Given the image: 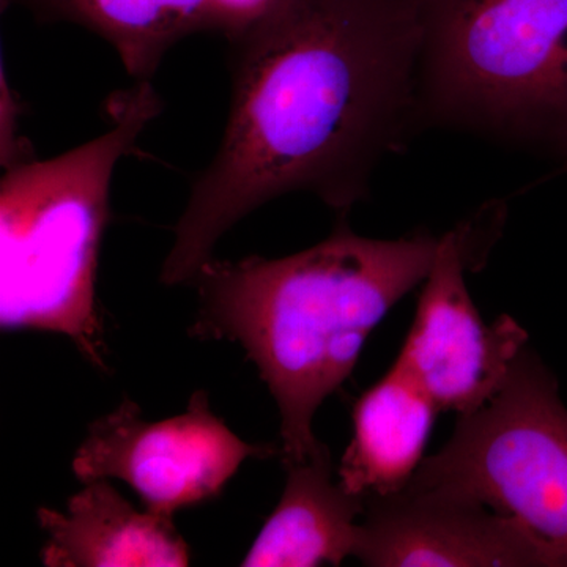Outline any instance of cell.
<instances>
[{
    "mask_svg": "<svg viewBox=\"0 0 567 567\" xmlns=\"http://www.w3.org/2000/svg\"><path fill=\"white\" fill-rule=\"evenodd\" d=\"M473 227L440 235L439 251L425 276L415 319L398 360L434 399L440 412L457 415L486 404L503 385L528 333L509 316L487 323L466 287Z\"/></svg>",
    "mask_w": 567,
    "mask_h": 567,
    "instance_id": "obj_7",
    "label": "cell"
},
{
    "mask_svg": "<svg viewBox=\"0 0 567 567\" xmlns=\"http://www.w3.org/2000/svg\"><path fill=\"white\" fill-rule=\"evenodd\" d=\"M410 487L480 503L507 518L543 567H567V409L529 347L480 409L425 457Z\"/></svg>",
    "mask_w": 567,
    "mask_h": 567,
    "instance_id": "obj_5",
    "label": "cell"
},
{
    "mask_svg": "<svg viewBox=\"0 0 567 567\" xmlns=\"http://www.w3.org/2000/svg\"><path fill=\"white\" fill-rule=\"evenodd\" d=\"M286 466L281 502L265 522L241 566H339L360 546L365 498L334 481L330 450L320 443Z\"/></svg>",
    "mask_w": 567,
    "mask_h": 567,
    "instance_id": "obj_10",
    "label": "cell"
},
{
    "mask_svg": "<svg viewBox=\"0 0 567 567\" xmlns=\"http://www.w3.org/2000/svg\"><path fill=\"white\" fill-rule=\"evenodd\" d=\"M557 174H567V155L561 159V167H559Z\"/></svg>",
    "mask_w": 567,
    "mask_h": 567,
    "instance_id": "obj_14",
    "label": "cell"
},
{
    "mask_svg": "<svg viewBox=\"0 0 567 567\" xmlns=\"http://www.w3.org/2000/svg\"><path fill=\"white\" fill-rule=\"evenodd\" d=\"M41 22H66L114 48L134 81H152L164 55L194 33L229 32L227 0H0Z\"/></svg>",
    "mask_w": 567,
    "mask_h": 567,
    "instance_id": "obj_12",
    "label": "cell"
},
{
    "mask_svg": "<svg viewBox=\"0 0 567 567\" xmlns=\"http://www.w3.org/2000/svg\"><path fill=\"white\" fill-rule=\"evenodd\" d=\"M440 409L398 363L353 409V439L338 480L350 494L372 498L404 491L424 462Z\"/></svg>",
    "mask_w": 567,
    "mask_h": 567,
    "instance_id": "obj_11",
    "label": "cell"
},
{
    "mask_svg": "<svg viewBox=\"0 0 567 567\" xmlns=\"http://www.w3.org/2000/svg\"><path fill=\"white\" fill-rule=\"evenodd\" d=\"M48 533L41 561L50 567L189 565V547L173 517L134 509L107 480L85 484L65 513L40 507Z\"/></svg>",
    "mask_w": 567,
    "mask_h": 567,
    "instance_id": "obj_9",
    "label": "cell"
},
{
    "mask_svg": "<svg viewBox=\"0 0 567 567\" xmlns=\"http://www.w3.org/2000/svg\"><path fill=\"white\" fill-rule=\"evenodd\" d=\"M416 0H287L229 41L226 130L197 175L159 274L188 286L224 234L289 193L339 216L417 123Z\"/></svg>",
    "mask_w": 567,
    "mask_h": 567,
    "instance_id": "obj_1",
    "label": "cell"
},
{
    "mask_svg": "<svg viewBox=\"0 0 567 567\" xmlns=\"http://www.w3.org/2000/svg\"><path fill=\"white\" fill-rule=\"evenodd\" d=\"M417 123L567 155V0H416Z\"/></svg>",
    "mask_w": 567,
    "mask_h": 567,
    "instance_id": "obj_4",
    "label": "cell"
},
{
    "mask_svg": "<svg viewBox=\"0 0 567 567\" xmlns=\"http://www.w3.org/2000/svg\"><path fill=\"white\" fill-rule=\"evenodd\" d=\"M281 456V447L251 445L210 410L205 391H196L182 415L142 420L141 406L125 398L117 409L93 421L71 468L81 483L121 480L151 513L174 517L177 511L221 494L246 458Z\"/></svg>",
    "mask_w": 567,
    "mask_h": 567,
    "instance_id": "obj_6",
    "label": "cell"
},
{
    "mask_svg": "<svg viewBox=\"0 0 567 567\" xmlns=\"http://www.w3.org/2000/svg\"><path fill=\"white\" fill-rule=\"evenodd\" d=\"M0 162L3 169H11L18 164L32 162L31 144L21 140L20 118L21 103L6 80V70L2 69L0 80Z\"/></svg>",
    "mask_w": 567,
    "mask_h": 567,
    "instance_id": "obj_13",
    "label": "cell"
},
{
    "mask_svg": "<svg viewBox=\"0 0 567 567\" xmlns=\"http://www.w3.org/2000/svg\"><path fill=\"white\" fill-rule=\"evenodd\" d=\"M164 110L152 81L112 93L106 132L54 158L7 169L0 183V324L66 336L107 372L96 274L112 175Z\"/></svg>",
    "mask_w": 567,
    "mask_h": 567,
    "instance_id": "obj_3",
    "label": "cell"
},
{
    "mask_svg": "<svg viewBox=\"0 0 567 567\" xmlns=\"http://www.w3.org/2000/svg\"><path fill=\"white\" fill-rule=\"evenodd\" d=\"M440 237H361L341 216L323 241L279 259L213 257L194 276L199 295L189 334L237 342L281 415L282 464L320 445L312 421L352 375L369 334L424 282Z\"/></svg>",
    "mask_w": 567,
    "mask_h": 567,
    "instance_id": "obj_2",
    "label": "cell"
},
{
    "mask_svg": "<svg viewBox=\"0 0 567 567\" xmlns=\"http://www.w3.org/2000/svg\"><path fill=\"white\" fill-rule=\"evenodd\" d=\"M354 558L372 567H543L513 522L480 503L410 486L365 498Z\"/></svg>",
    "mask_w": 567,
    "mask_h": 567,
    "instance_id": "obj_8",
    "label": "cell"
}]
</instances>
